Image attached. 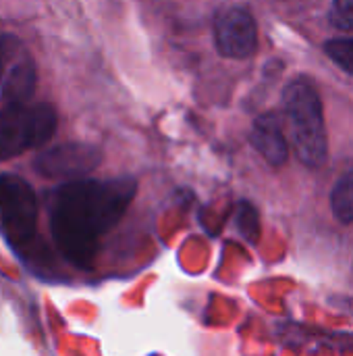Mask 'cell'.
I'll use <instances>...</instances> for the list:
<instances>
[{
    "instance_id": "obj_6",
    "label": "cell",
    "mask_w": 353,
    "mask_h": 356,
    "mask_svg": "<svg viewBox=\"0 0 353 356\" xmlns=\"http://www.w3.org/2000/svg\"><path fill=\"white\" fill-rule=\"evenodd\" d=\"M102 161L100 148L83 142H67L37 154L35 171L48 179H81L92 173Z\"/></svg>"
},
{
    "instance_id": "obj_10",
    "label": "cell",
    "mask_w": 353,
    "mask_h": 356,
    "mask_svg": "<svg viewBox=\"0 0 353 356\" xmlns=\"http://www.w3.org/2000/svg\"><path fill=\"white\" fill-rule=\"evenodd\" d=\"M327 54L347 73L353 75V38L352 40H331L325 46Z\"/></svg>"
},
{
    "instance_id": "obj_7",
    "label": "cell",
    "mask_w": 353,
    "mask_h": 356,
    "mask_svg": "<svg viewBox=\"0 0 353 356\" xmlns=\"http://www.w3.org/2000/svg\"><path fill=\"white\" fill-rule=\"evenodd\" d=\"M214 42L227 58H248L258 46V27L254 17L241 8H225L214 23Z\"/></svg>"
},
{
    "instance_id": "obj_5",
    "label": "cell",
    "mask_w": 353,
    "mask_h": 356,
    "mask_svg": "<svg viewBox=\"0 0 353 356\" xmlns=\"http://www.w3.org/2000/svg\"><path fill=\"white\" fill-rule=\"evenodd\" d=\"M37 86V67L15 35H0V102H27Z\"/></svg>"
},
{
    "instance_id": "obj_1",
    "label": "cell",
    "mask_w": 353,
    "mask_h": 356,
    "mask_svg": "<svg viewBox=\"0 0 353 356\" xmlns=\"http://www.w3.org/2000/svg\"><path fill=\"white\" fill-rule=\"evenodd\" d=\"M137 184L131 177L75 179L50 194V232L60 254L75 267L92 265L100 240L121 221Z\"/></svg>"
},
{
    "instance_id": "obj_2",
    "label": "cell",
    "mask_w": 353,
    "mask_h": 356,
    "mask_svg": "<svg viewBox=\"0 0 353 356\" xmlns=\"http://www.w3.org/2000/svg\"><path fill=\"white\" fill-rule=\"evenodd\" d=\"M285 119L291 144L300 161L308 167H320L329 154L327 129L322 119V102L314 86L298 79L283 94Z\"/></svg>"
},
{
    "instance_id": "obj_4",
    "label": "cell",
    "mask_w": 353,
    "mask_h": 356,
    "mask_svg": "<svg viewBox=\"0 0 353 356\" xmlns=\"http://www.w3.org/2000/svg\"><path fill=\"white\" fill-rule=\"evenodd\" d=\"M37 198L31 186L17 177L0 175V232L15 244H25L37 227Z\"/></svg>"
},
{
    "instance_id": "obj_8",
    "label": "cell",
    "mask_w": 353,
    "mask_h": 356,
    "mask_svg": "<svg viewBox=\"0 0 353 356\" xmlns=\"http://www.w3.org/2000/svg\"><path fill=\"white\" fill-rule=\"evenodd\" d=\"M252 144L273 167H281L287 161V138L281 119L275 113H266L256 119L252 127Z\"/></svg>"
},
{
    "instance_id": "obj_12",
    "label": "cell",
    "mask_w": 353,
    "mask_h": 356,
    "mask_svg": "<svg viewBox=\"0 0 353 356\" xmlns=\"http://www.w3.org/2000/svg\"><path fill=\"white\" fill-rule=\"evenodd\" d=\"M237 223H239V229L246 238L254 240L256 234H258V219H256V213L252 207L248 204H241L239 207V213H237Z\"/></svg>"
},
{
    "instance_id": "obj_9",
    "label": "cell",
    "mask_w": 353,
    "mask_h": 356,
    "mask_svg": "<svg viewBox=\"0 0 353 356\" xmlns=\"http://www.w3.org/2000/svg\"><path fill=\"white\" fill-rule=\"evenodd\" d=\"M333 213L339 221H353V171H350L333 190Z\"/></svg>"
},
{
    "instance_id": "obj_11",
    "label": "cell",
    "mask_w": 353,
    "mask_h": 356,
    "mask_svg": "<svg viewBox=\"0 0 353 356\" xmlns=\"http://www.w3.org/2000/svg\"><path fill=\"white\" fill-rule=\"evenodd\" d=\"M331 23L339 29H353V0H333L331 6Z\"/></svg>"
},
{
    "instance_id": "obj_3",
    "label": "cell",
    "mask_w": 353,
    "mask_h": 356,
    "mask_svg": "<svg viewBox=\"0 0 353 356\" xmlns=\"http://www.w3.org/2000/svg\"><path fill=\"white\" fill-rule=\"evenodd\" d=\"M58 125L48 102H10L0 106V161L15 159L46 144Z\"/></svg>"
}]
</instances>
